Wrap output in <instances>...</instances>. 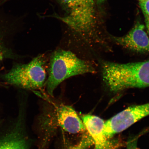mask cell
<instances>
[{"label": "cell", "mask_w": 149, "mask_h": 149, "mask_svg": "<svg viewBox=\"0 0 149 149\" xmlns=\"http://www.w3.org/2000/svg\"><path fill=\"white\" fill-rule=\"evenodd\" d=\"M62 14H54L72 30V36L82 51L91 54L100 42L97 33L98 17L94 0H55Z\"/></svg>", "instance_id": "cell-1"}, {"label": "cell", "mask_w": 149, "mask_h": 149, "mask_svg": "<svg viewBox=\"0 0 149 149\" xmlns=\"http://www.w3.org/2000/svg\"><path fill=\"white\" fill-rule=\"evenodd\" d=\"M96 72L92 61L81 58L70 50L59 47L49 55L46 92L50 97H53L55 89L65 80L74 76Z\"/></svg>", "instance_id": "cell-2"}, {"label": "cell", "mask_w": 149, "mask_h": 149, "mask_svg": "<svg viewBox=\"0 0 149 149\" xmlns=\"http://www.w3.org/2000/svg\"><path fill=\"white\" fill-rule=\"evenodd\" d=\"M49 55L41 54L27 64L15 65L2 77L6 83L19 88L38 90L45 86Z\"/></svg>", "instance_id": "cell-3"}, {"label": "cell", "mask_w": 149, "mask_h": 149, "mask_svg": "<svg viewBox=\"0 0 149 149\" xmlns=\"http://www.w3.org/2000/svg\"><path fill=\"white\" fill-rule=\"evenodd\" d=\"M149 116V102L143 105L132 106L120 112L105 122L104 135L110 139L141 119Z\"/></svg>", "instance_id": "cell-4"}, {"label": "cell", "mask_w": 149, "mask_h": 149, "mask_svg": "<svg viewBox=\"0 0 149 149\" xmlns=\"http://www.w3.org/2000/svg\"><path fill=\"white\" fill-rule=\"evenodd\" d=\"M111 38L117 44L130 51L149 53V37L145 31L144 25L139 22L125 36H112Z\"/></svg>", "instance_id": "cell-5"}, {"label": "cell", "mask_w": 149, "mask_h": 149, "mask_svg": "<svg viewBox=\"0 0 149 149\" xmlns=\"http://www.w3.org/2000/svg\"><path fill=\"white\" fill-rule=\"evenodd\" d=\"M54 112L58 125L65 131L75 134L86 130L81 119L72 106L63 103L56 104Z\"/></svg>", "instance_id": "cell-6"}, {"label": "cell", "mask_w": 149, "mask_h": 149, "mask_svg": "<svg viewBox=\"0 0 149 149\" xmlns=\"http://www.w3.org/2000/svg\"><path fill=\"white\" fill-rule=\"evenodd\" d=\"M81 119L95 145V149H113L116 144L104 135L105 122L100 117L90 114L84 115Z\"/></svg>", "instance_id": "cell-7"}, {"label": "cell", "mask_w": 149, "mask_h": 149, "mask_svg": "<svg viewBox=\"0 0 149 149\" xmlns=\"http://www.w3.org/2000/svg\"><path fill=\"white\" fill-rule=\"evenodd\" d=\"M28 141L19 130H14L0 139V149H28Z\"/></svg>", "instance_id": "cell-8"}, {"label": "cell", "mask_w": 149, "mask_h": 149, "mask_svg": "<svg viewBox=\"0 0 149 149\" xmlns=\"http://www.w3.org/2000/svg\"><path fill=\"white\" fill-rule=\"evenodd\" d=\"M15 55L5 45L3 36L0 34V63L6 58H14Z\"/></svg>", "instance_id": "cell-9"}, {"label": "cell", "mask_w": 149, "mask_h": 149, "mask_svg": "<svg viewBox=\"0 0 149 149\" xmlns=\"http://www.w3.org/2000/svg\"><path fill=\"white\" fill-rule=\"evenodd\" d=\"M91 144L89 139L84 138L76 146L72 147L70 149H86Z\"/></svg>", "instance_id": "cell-10"}, {"label": "cell", "mask_w": 149, "mask_h": 149, "mask_svg": "<svg viewBox=\"0 0 149 149\" xmlns=\"http://www.w3.org/2000/svg\"><path fill=\"white\" fill-rule=\"evenodd\" d=\"M139 136L130 139L128 141L126 149H137L138 139Z\"/></svg>", "instance_id": "cell-11"}, {"label": "cell", "mask_w": 149, "mask_h": 149, "mask_svg": "<svg viewBox=\"0 0 149 149\" xmlns=\"http://www.w3.org/2000/svg\"><path fill=\"white\" fill-rule=\"evenodd\" d=\"M145 18L147 32L149 37V13L145 11H142Z\"/></svg>", "instance_id": "cell-12"}, {"label": "cell", "mask_w": 149, "mask_h": 149, "mask_svg": "<svg viewBox=\"0 0 149 149\" xmlns=\"http://www.w3.org/2000/svg\"><path fill=\"white\" fill-rule=\"evenodd\" d=\"M105 0H94L95 3L97 4H100L104 2Z\"/></svg>", "instance_id": "cell-13"}, {"label": "cell", "mask_w": 149, "mask_h": 149, "mask_svg": "<svg viewBox=\"0 0 149 149\" xmlns=\"http://www.w3.org/2000/svg\"><path fill=\"white\" fill-rule=\"evenodd\" d=\"M138 1H139V2H140L149 1V0H138Z\"/></svg>", "instance_id": "cell-14"}]
</instances>
